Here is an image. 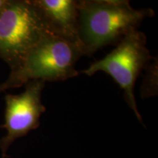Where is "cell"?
<instances>
[{"instance_id":"cell-6","label":"cell","mask_w":158,"mask_h":158,"mask_svg":"<svg viewBox=\"0 0 158 158\" xmlns=\"http://www.w3.org/2000/svg\"><path fill=\"white\" fill-rule=\"evenodd\" d=\"M32 1L42 15L49 31L53 35L76 45L81 50L78 37V1Z\"/></svg>"},{"instance_id":"cell-5","label":"cell","mask_w":158,"mask_h":158,"mask_svg":"<svg viewBox=\"0 0 158 158\" xmlns=\"http://www.w3.org/2000/svg\"><path fill=\"white\" fill-rule=\"evenodd\" d=\"M45 82L31 81L25 84V90L20 94L5 95V128L7 134L0 139L2 158H5L10 146L18 138L27 135L40 126V118L45 111L42 102V92Z\"/></svg>"},{"instance_id":"cell-4","label":"cell","mask_w":158,"mask_h":158,"mask_svg":"<svg viewBox=\"0 0 158 158\" xmlns=\"http://www.w3.org/2000/svg\"><path fill=\"white\" fill-rule=\"evenodd\" d=\"M147 42V36L143 32L138 29L130 31L111 52L81 71L89 76L102 71L111 77L124 91L126 102L141 122L142 117L136 104L134 87L138 77L152 59Z\"/></svg>"},{"instance_id":"cell-7","label":"cell","mask_w":158,"mask_h":158,"mask_svg":"<svg viewBox=\"0 0 158 158\" xmlns=\"http://www.w3.org/2000/svg\"><path fill=\"white\" fill-rule=\"evenodd\" d=\"M147 73L145 80L143 83L141 88V98H145L149 96H154L152 92L150 84L152 83L153 85L157 86V61H155L152 64H149L147 67Z\"/></svg>"},{"instance_id":"cell-3","label":"cell","mask_w":158,"mask_h":158,"mask_svg":"<svg viewBox=\"0 0 158 158\" xmlns=\"http://www.w3.org/2000/svg\"><path fill=\"white\" fill-rule=\"evenodd\" d=\"M48 33L32 0H6L0 9V59L14 70Z\"/></svg>"},{"instance_id":"cell-2","label":"cell","mask_w":158,"mask_h":158,"mask_svg":"<svg viewBox=\"0 0 158 158\" xmlns=\"http://www.w3.org/2000/svg\"><path fill=\"white\" fill-rule=\"evenodd\" d=\"M82 56L78 46L48 33L10 70L7 80L0 84V92L21 87L31 81H59L74 78L79 74L76 64Z\"/></svg>"},{"instance_id":"cell-1","label":"cell","mask_w":158,"mask_h":158,"mask_svg":"<svg viewBox=\"0 0 158 158\" xmlns=\"http://www.w3.org/2000/svg\"><path fill=\"white\" fill-rule=\"evenodd\" d=\"M78 37L84 56L116 44L142 21L155 15L151 8L135 9L127 0H79Z\"/></svg>"},{"instance_id":"cell-8","label":"cell","mask_w":158,"mask_h":158,"mask_svg":"<svg viewBox=\"0 0 158 158\" xmlns=\"http://www.w3.org/2000/svg\"><path fill=\"white\" fill-rule=\"evenodd\" d=\"M5 2H6V0H0V9L2 7V6L4 5H5Z\"/></svg>"}]
</instances>
